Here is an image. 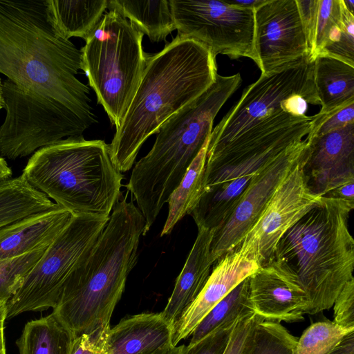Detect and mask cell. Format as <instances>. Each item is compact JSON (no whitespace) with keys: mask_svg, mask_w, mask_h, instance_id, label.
Returning <instances> with one entry per match:
<instances>
[{"mask_svg":"<svg viewBox=\"0 0 354 354\" xmlns=\"http://www.w3.org/2000/svg\"><path fill=\"white\" fill-rule=\"evenodd\" d=\"M248 277L236 286L206 315L192 334L187 347L193 346L224 323L235 321L244 315L254 312L249 296Z\"/></svg>","mask_w":354,"mask_h":354,"instance_id":"cell-28","label":"cell"},{"mask_svg":"<svg viewBox=\"0 0 354 354\" xmlns=\"http://www.w3.org/2000/svg\"><path fill=\"white\" fill-rule=\"evenodd\" d=\"M344 11L343 0H319L311 62H314L325 46L335 43L339 39Z\"/></svg>","mask_w":354,"mask_h":354,"instance_id":"cell-30","label":"cell"},{"mask_svg":"<svg viewBox=\"0 0 354 354\" xmlns=\"http://www.w3.org/2000/svg\"><path fill=\"white\" fill-rule=\"evenodd\" d=\"M145 227L133 201H118L96 243L66 279L52 313L74 337L110 325L136 264Z\"/></svg>","mask_w":354,"mask_h":354,"instance_id":"cell-3","label":"cell"},{"mask_svg":"<svg viewBox=\"0 0 354 354\" xmlns=\"http://www.w3.org/2000/svg\"><path fill=\"white\" fill-rule=\"evenodd\" d=\"M318 118L317 113L307 115L289 125L277 119L268 120L244 132L218 152L206 156L205 188L253 175L305 139Z\"/></svg>","mask_w":354,"mask_h":354,"instance_id":"cell-11","label":"cell"},{"mask_svg":"<svg viewBox=\"0 0 354 354\" xmlns=\"http://www.w3.org/2000/svg\"><path fill=\"white\" fill-rule=\"evenodd\" d=\"M313 78L321 105L318 115H328L354 102V66L318 55L313 63Z\"/></svg>","mask_w":354,"mask_h":354,"instance_id":"cell-21","label":"cell"},{"mask_svg":"<svg viewBox=\"0 0 354 354\" xmlns=\"http://www.w3.org/2000/svg\"><path fill=\"white\" fill-rule=\"evenodd\" d=\"M307 151L279 185L257 222L235 248L256 261L259 266L274 259L279 241L321 198L313 194L306 185L303 165Z\"/></svg>","mask_w":354,"mask_h":354,"instance_id":"cell-12","label":"cell"},{"mask_svg":"<svg viewBox=\"0 0 354 354\" xmlns=\"http://www.w3.org/2000/svg\"><path fill=\"white\" fill-rule=\"evenodd\" d=\"M1 78H0V109H3V95H2V88H1Z\"/></svg>","mask_w":354,"mask_h":354,"instance_id":"cell-47","label":"cell"},{"mask_svg":"<svg viewBox=\"0 0 354 354\" xmlns=\"http://www.w3.org/2000/svg\"><path fill=\"white\" fill-rule=\"evenodd\" d=\"M297 340L280 321L265 319L257 326L247 354H293Z\"/></svg>","mask_w":354,"mask_h":354,"instance_id":"cell-29","label":"cell"},{"mask_svg":"<svg viewBox=\"0 0 354 354\" xmlns=\"http://www.w3.org/2000/svg\"><path fill=\"white\" fill-rule=\"evenodd\" d=\"M34 188L73 214L109 218L122 193V174L104 140L71 136L36 151L22 174Z\"/></svg>","mask_w":354,"mask_h":354,"instance_id":"cell-6","label":"cell"},{"mask_svg":"<svg viewBox=\"0 0 354 354\" xmlns=\"http://www.w3.org/2000/svg\"><path fill=\"white\" fill-rule=\"evenodd\" d=\"M296 1L306 37L308 57L310 61L314 46L319 0Z\"/></svg>","mask_w":354,"mask_h":354,"instance_id":"cell-39","label":"cell"},{"mask_svg":"<svg viewBox=\"0 0 354 354\" xmlns=\"http://www.w3.org/2000/svg\"><path fill=\"white\" fill-rule=\"evenodd\" d=\"M207 144L208 141L189 167L178 186L170 195L167 201L168 214L160 236L170 234L179 221L191 214L204 192Z\"/></svg>","mask_w":354,"mask_h":354,"instance_id":"cell-27","label":"cell"},{"mask_svg":"<svg viewBox=\"0 0 354 354\" xmlns=\"http://www.w3.org/2000/svg\"><path fill=\"white\" fill-rule=\"evenodd\" d=\"M217 74L216 57L207 47L178 35L160 52L148 56L138 89L109 145L116 169L129 171L145 140L204 93Z\"/></svg>","mask_w":354,"mask_h":354,"instance_id":"cell-2","label":"cell"},{"mask_svg":"<svg viewBox=\"0 0 354 354\" xmlns=\"http://www.w3.org/2000/svg\"><path fill=\"white\" fill-rule=\"evenodd\" d=\"M346 9L352 14L354 15V1L353 0H343Z\"/></svg>","mask_w":354,"mask_h":354,"instance_id":"cell-45","label":"cell"},{"mask_svg":"<svg viewBox=\"0 0 354 354\" xmlns=\"http://www.w3.org/2000/svg\"><path fill=\"white\" fill-rule=\"evenodd\" d=\"M352 123H354V102L328 115H320L319 121L315 123L307 138L310 139Z\"/></svg>","mask_w":354,"mask_h":354,"instance_id":"cell-37","label":"cell"},{"mask_svg":"<svg viewBox=\"0 0 354 354\" xmlns=\"http://www.w3.org/2000/svg\"><path fill=\"white\" fill-rule=\"evenodd\" d=\"M47 17L55 32L69 40H84L95 29L108 8V1L45 0Z\"/></svg>","mask_w":354,"mask_h":354,"instance_id":"cell-22","label":"cell"},{"mask_svg":"<svg viewBox=\"0 0 354 354\" xmlns=\"http://www.w3.org/2000/svg\"><path fill=\"white\" fill-rule=\"evenodd\" d=\"M253 175L205 187L190 214L198 228L215 231L224 225L237 206Z\"/></svg>","mask_w":354,"mask_h":354,"instance_id":"cell-23","label":"cell"},{"mask_svg":"<svg viewBox=\"0 0 354 354\" xmlns=\"http://www.w3.org/2000/svg\"><path fill=\"white\" fill-rule=\"evenodd\" d=\"M174 326L162 313H142L109 328L106 354H166L174 346Z\"/></svg>","mask_w":354,"mask_h":354,"instance_id":"cell-18","label":"cell"},{"mask_svg":"<svg viewBox=\"0 0 354 354\" xmlns=\"http://www.w3.org/2000/svg\"><path fill=\"white\" fill-rule=\"evenodd\" d=\"M309 143L306 137L252 176L230 217L219 229L213 231L210 245L213 263L238 246L259 218L279 185L306 153Z\"/></svg>","mask_w":354,"mask_h":354,"instance_id":"cell-14","label":"cell"},{"mask_svg":"<svg viewBox=\"0 0 354 354\" xmlns=\"http://www.w3.org/2000/svg\"><path fill=\"white\" fill-rule=\"evenodd\" d=\"M259 267L256 261L246 257L237 249L219 259L205 286L176 324L174 346L192 335L212 308Z\"/></svg>","mask_w":354,"mask_h":354,"instance_id":"cell-17","label":"cell"},{"mask_svg":"<svg viewBox=\"0 0 354 354\" xmlns=\"http://www.w3.org/2000/svg\"><path fill=\"white\" fill-rule=\"evenodd\" d=\"M143 35L119 12L109 10L80 50L81 69L115 129L122 123L146 67Z\"/></svg>","mask_w":354,"mask_h":354,"instance_id":"cell-7","label":"cell"},{"mask_svg":"<svg viewBox=\"0 0 354 354\" xmlns=\"http://www.w3.org/2000/svg\"><path fill=\"white\" fill-rule=\"evenodd\" d=\"M213 230L198 228L195 242L182 271L178 276L173 292L162 311L164 317L174 328L178 320L205 286L213 262L210 245Z\"/></svg>","mask_w":354,"mask_h":354,"instance_id":"cell-20","label":"cell"},{"mask_svg":"<svg viewBox=\"0 0 354 354\" xmlns=\"http://www.w3.org/2000/svg\"><path fill=\"white\" fill-rule=\"evenodd\" d=\"M254 51L262 75L279 72L308 57L296 0H267L254 10Z\"/></svg>","mask_w":354,"mask_h":354,"instance_id":"cell-13","label":"cell"},{"mask_svg":"<svg viewBox=\"0 0 354 354\" xmlns=\"http://www.w3.org/2000/svg\"><path fill=\"white\" fill-rule=\"evenodd\" d=\"M80 69L81 51L56 35L45 0H0V157L27 156L97 122Z\"/></svg>","mask_w":354,"mask_h":354,"instance_id":"cell-1","label":"cell"},{"mask_svg":"<svg viewBox=\"0 0 354 354\" xmlns=\"http://www.w3.org/2000/svg\"><path fill=\"white\" fill-rule=\"evenodd\" d=\"M254 312L266 319L297 322L304 319L306 295L296 276L282 261L274 259L248 277Z\"/></svg>","mask_w":354,"mask_h":354,"instance_id":"cell-16","label":"cell"},{"mask_svg":"<svg viewBox=\"0 0 354 354\" xmlns=\"http://www.w3.org/2000/svg\"><path fill=\"white\" fill-rule=\"evenodd\" d=\"M334 322L312 324L298 339L293 354H328L350 331Z\"/></svg>","mask_w":354,"mask_h":354,"instance_id":"cell-31","label":"cell"},{"mask_svg":"<svg viewBox=\"0 0 354 354\" xmlns=\"http://www.w3.org/2000/svg\"><path fill=\"white\" fill-rule=\"evenodd\" d=\"M265 319L254 312L239 317L234 325L224 354H247L257 326Z\"/></svg>","mask_w":354,"mask_h":354,"instance_id":"cell-33","label":"cell"},{"mask_svg":"<svg viewBox=\"0 0 354 354\" xmlns=\"http://www.w3.org/2000/svg\"><path fill=\"white\" fill-rule=\"evenodd\" d=\"M12 171L6 160L0 157V183L11 178Z\"/></svg>","mask_w":354,"mask_h":354,"instance_id":"cell-43","label":"cell"},{"mask_svg":"<svg viewBox=\"0 0 354 354\" xmlns=\"http://www.w3.org/2000/svg\"><path fill=\"white\" fill-rule=\"evenodd\" d=\"M324 196L342 199L351 203H354V180L346 182L335 187Z\"/></svg>","mask_w":354,"mask_h":354,"instance_id":"cell-40","label":"cell"},{"mask_svg":"<svg viewBox=\"0 0 354 354\" xmlns=\"http://www.w3.org/2000/svg\"><path fill=\"white\" fill-rule=\"evenodd\" d=\"M0 354H6L5 337L0 339Z\"/></svg>","mask_w":354,"mask_h":354,"instance_id":"cell-46","label":"cell"},{"mask_svg":"<svg viewBox=\"0 0 354 354\" xmlns=\"http://www.w3.org/2000/svg\"><path fill=\"white\" fill-rule=\"evenodd\" d=\"M319 55L330 56L354 66V15L346 9L345 5L339 39L335 43L325 46Z\"/></svg>","mask_w":354,"mask_h":354,"instance_id":"cell-34","label":"cell"},{"mask_svg":"<svg viewBox=\"0 0 354 354\" xmlns=\"http://www.w3.org/2000/svg\"><path fill=\"white\" fill-rule=\"evenodd\" d=\"M110 325L74 338L69 354H106V344Z\"/></svg>","mask_w":354,"mask_h":354,"instance_id":"cell-38","label":"cell"},{"mask_svg":"<svg viewBox=\"0 0 354 354\" xmlns=\"http://www.w3.org/2000/svg\"><path fill=\"white\" fill-rule=\"evenodd\" d=\"M22 175L0 183V228L26 217L60 208Z\"/></svg>","mask_w":354,"mask_h":354,"instance_id":"cell-24","label":"cell"},{"mask_svg":"<svg viewBox=\"0 0 354 354\" xmlns=\"http://www.w3.org/2000/svg\"><path fill=\"white\" fill-rule=\"evenodd\" d=\"M178 36L195 40L214 57H248L257 62L254 10L218 0H169Z\"/></svg>","mask_w":354,"mask_h":354,"instance_id":"cell-10","label":"cell"},{"mask_svg":"<svg viewBox=\"0 0 354 354\" xmlns=\"http://www.w3.org/2000/svg\"><path fill=\"white\" fill-rule=\"evenodd\" d=\"M187 346L182 344L176 346L169 350L166 354H186Z\"/></svg>","mask_w":354,"mask_h":354,"instance_id":"cell-44","label":"cell"},{"mask_svg":"<svg viewBox=\"0 0 354 354\" xmlns=\"http://www.w3.org/2000/svg\"><path fill=\"white\" fill-rule=\"evenodd\" d=\"M7 302L5 299H0V339L4 336V324L7 319Z\"/></svg>","mask_w":354,"mask_h":354,"instance_id":"cell-42","label":"cell"},{"mask_svg":"<svg viewBox=\"0 0 354 354\" xmlns=\"http://www.w3.org/2000/svg\"><path fill=\"white\" fill-rule=\"evenodd\" d=\"M109 10L119 12L153 42L165 41L176 30L169 3L160 1H108Z\"/></svg>","mask_w":354,"mask_h":354,"instance_id":"cell-25","label":"cell"},{"mask_svg":"<svg viewBox=\"0 0 354 354\" xmlns=\"http://www.w3.org/2000/svg\"><path fill=\"white\" fill-rule=\"evenodd\" d=\"M48 248L17 258L0 260V299L8 300L16 292Z\"/></svg>","mask_w":354,"mask_h":354,"instance_id":"cell-32","label":"cell"},{"mask_svg":"<svg viewBox=\"0 0 354 354\" xmlns=\"http://www.w3.org/2000/svg\"><path fill=\"white\" fill-rule=\"evenodd\" d=\"M74 338L51 313L27 322L16 344L19 354H69Z\"/></svg>","mask_w":354,"mask_h":354,"instance_id":"cell-26","label":"cell"},{"mask_svg":"<svg viewBox=\"0 0 354 354\" xmlns=\"http://www.w3.org/2000/svg\"><path fill=\"white\" fill-rule=\"evenodd\" d=\"M73 214L60 207L0 228V260L48 248L69 223Z\"/></svg>","mask_w":354,"mask_h":354,"instance_id":"cell-19","label":"cell"},{"mask_svg":"<svg viewBox=\"0 0 354 354\" xmlns=\"http://www.w3.org/2000/svg\"><path fill=\"white\" fill-rule=\"evenodd\" d=\"M236 320L224 323L193 346H187L186 354H224Z\"/></svg>","mask_w":354,"mask_h":354,"instance_id":"cell-35","label":"cell"},{"mask_svg":"<svg viewBox=\"0 0 354 354\" xmlns=\"http://www.w3.org/2000/svg\"><path fill=\"white\" fill-rule=\"evenodd\" d=\"M354 203L321 197L279 241L274 259L296 276L306 295L305 314L330 309L353 279L354 240L348 218Z\"/></svg>","mask_w":354,"mask_h":354,"instance_id":"cell-5","label":"cell"},{"mask_svg":"<svg viewBox=\"0 0 354 354\" xmlns=\"http://www.w3.org/2000/svg\"><path fill=\"white\" fill-rule=\"evenodd\" d=\"M313 63L307 57L279 72L261 75L212 131L207 156L218 151L276 112L305 116L308 104H320L314 84Z\"/></svg>","mask_w":354,"mask_h":354,"instance_id":"cell-8","label":"cell"},{"mask_svg":"<svg viewBox=\"0 0 354 354\" xmlns=\"http://www.w3.org/2000/svg\"><path fill=\"white\" fill-rule=\"evenodd\" d=\"M308 140L303 171L313 194L322 197L354 180V123Z\"/></svg>","mask_w":354,"mask_h":354,"instance_id":"cell-15","label":"cell"},{"mask_svg":"<svg viewBox=\"0 0 354 354\" xmlns=\"http://www.w3.org/2000/svg\"><path fill=\"white\" fill-rule=\"evenodd\" d=\"M241 82L239 73L217 74L204 93L160 127L151 149L136 163L125 187L145 218L143 235L208 141L216 115Z\"/></svg>","mask_w":354,"mask_h":354,"instance_id":"cell-4","label":"cell"},{"mask_svg":"<svg viewBox=\"0 0 354 354\" xmlns=\"http://www.w3.org/2000/svg\"><path fill=\"white\" fill-rule=\"evenodd\" d=\"M334 322L348 330H354V279L343 288L333 303Z\"/></svg>","mask_w":354,"mask_h":354,"instance_id":"cell-36","label":"cell"},{"mask_svg":"<svg viewBox=\"0 0 354 354\" xmlns=\"http://www.w3.org/2000/svg\"><path fill=\"white\" fill-rule=\"evenodd\" d=\"M109 219L93 214H73L67 226L8 300L7 319L26 312L53 309L66 279L93 247Z\"/></svg>","mask_w":354,"mask_h":354,"instance_id":"cell-9","label":"cell"},{"mask_svg":"<svg viewBox=\"0 0 354 354\" xmlns=\"http://www.w3.org/2000/svg\"><path fill=\"white\" fill-rule=\"evenodd\" d=\"M267 0H231L224 1L230 5L242 8L254 10L258 6L264 3Z\"/></svg>","mask_w":354,"mask_h":354,"instance_id":"cell-41","label":"cell"}]
</instances>
